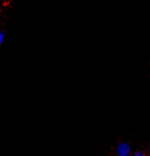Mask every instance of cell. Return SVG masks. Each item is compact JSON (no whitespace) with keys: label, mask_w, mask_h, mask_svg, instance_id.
I'll use <instances>...</instances> for the list:
<instances>
[{"label":"cell","mask_w":150,"mask_h":156,"mask_svg":"<svg viewBox=\"0 0 150 156\" xmlns=\"http://www.w3.org/2000/svg\"><path fill=\"white\" fill-rule=\"evenodd\" d=\"M131 147L126 142H120L116 147V155L117 156H131Z\"/></svg>","instance_id":"6da1fadb"},{"label":"cell","mask_w":150,"mask_h":156,"mask_svg":"<svg viewBox=\"0 0 150 156\" xmlns=\"http://www.w3.org/2000/svg\"><path fill=\"white\" fill-rule=\"evenodd\" d=\"M4 39H5V34H4V32H0V45H1L4 42Z\"/></svg>","instance_id":"3957f363"},{"label":"cell","mask_w":150,"mask_h":156,"mask_svg":"<svg viewBox=\"0 0 150 156\" xmlns=\"http://www.w3.org/2000/svg\"><path fill=\"white\" fill-rule=\"evenodd\" d=\"M131 156H145V152L141 151H136L131 153Z\"/></svg>","instance_id":"7a4b0ae2"}]
</instances>
